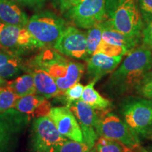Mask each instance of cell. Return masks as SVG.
<instances>
[{
	"mask_svg": "<svg viewBox=\"0 0 152 152\" xmlns=\"http://www.w3.org/2000/svg\"><path fill=\"white\" fill-rule=\"evenodd\" d=\"M20 4L33 9H40L45 6L47 0H14Z\"/></svg>",
	"mask_w": 152,
	"mask_h": 152,
	"instance_id": "30",
	"label": "cell"
},
{
	"mask_svg": "<svg viewBox=\"0 0 152 152\" xmlns=\"http://www.w3.org/2000/svg\"><path fill=\"white\" fill-rule=\"evenodd\" d=\"M87 152H96V151H95L94 148H92V149H90V151H87Z\"/></svg>",
	"mask_w": 152,
	"mask_h": 152,
	"instance_id": "35",
	"label": "cell"
},
{
	"mask_svg": "<svg viewBox=\"0 0 152 152\" xmlns=\"http://www.w3.org/2000/svg\"><path fill=\"white\" fill-rule=\"evenodd\" d=\"M106 13L114 29L137 39L142 37L143 19L137 0H106Z\"/></svg>",
	"mask_w": 152,
	"mask_h": 152,
	"instance_id": "2",
	"label": "cell"
},
{
	"mask_svg": "<svg viewBox=\"0 0 152 152\" xmlns=\"http://www.w3.org/2000/svg\"><path fill=\"white\" fill-rule=\"evenodd\" d=\"M53 49L64 56L86 61L87 53L86 33L75 26H68L64 30Z\"/></svg>",
	"mask_w": 152,
	"mask_h": 152,
	"instance_id": "10",
	"label": "cell"
},
{
	"mask_svg": "<svg viewBox=\"0 0 152 152\" xmlns=\"http://www.w3.org/2000/svg\"><path fill=\"white\" fill-rule=\"evenodd\" d=\"M123 56H109L95 53L87 58V74L92 79L99 80L106 74L114 71L122 61Z\"/></svg>",
	"mask_w": 152,
	"mask_h": 152,
	"instance_id": "14",
	"label": "cell"
},
{
	"mask_svg": "<svg viewBox=\"0 0 152 152\" xmlns=\"http://www.w3.org/2000/svg\"><path fill=\"white\" fill-rule=\"evenodd\" d=\"M96 132L99 136L115 140L130 150L140 147L138 134L117 115L107 111L98 115Z\"/></svg>",
	"mask_w": 152,
	"mask_h": 152,
	"instance_id": "6",
	"label": "cell"
},
{
	"mask_svg": "<svg viewBox=\"0 0 152 152\" xmlns=\"http://www.w3.org/2000/svg\"><path fill=\"white\" fill-rule=\"evenodd\" d=\"M139 92L144 97L149 99H152V73L150 75L146 76L143 80Z\"/></svg>",
	"mask_w": 152,
	"mask_h": 152,
	"instance_id": "28",
	"label": "cell"
},
{
	"mask_svg": "<svg viewBox=\"0 0 152 152\" xmlns=\"http://www.w3.org/2000/svg\"><path fill=\"white\" fill-rule=\"evenodd\" d=\"M7 82L6 81L5 79H3V78H1V77H0V87L5 86V85H7Z\"/></svg>",
	"mask_w": 152,
	"mask_h": 152,
	"instance_id": "34",
	"label": "cell"
},
{
	"mask_svg": "<svg viewBox=\"0 0 152 152\" xmlns=\"http://www.w3.org/2000/svg\"><path fill=\"white\" fill-rule=\"evenodd\" d=\"M90 149H92L85 142L68 140L61 146L58 152H87Z\"/></svg>",
	"mask_w": 152,
	"mask_h": 152,
	"instance_id": "26",
	"label": "cell"
},
{
	"mask_svg": "<svg viewBox=\"0 0 152 152\" xmlns=\"http://www.w3.org/2000/svg\"><path fill=\"white\" fill-rule=\"evenodd\" d=\"M6 86L11 88L18 97L28 94H36L33 75L29 72L19 76L14 80L7 82Z\"/></svg>",
	"mask_w": 152,
	"mask_h": 152,
	"instance_id": "20",
	"label": "cell"
},
{
	"mask_svg": "<svg viewBox=\"0 0 152 152\" xmlns=\"http://www.w3.org/2000/svg\"><path fill=\"white\" fill-rule=\"evenodd\" d=\"M96 152H130L131 150L112 139L100 136L94 144Z\"/></svg>",
	"mask_w": 152,
	"mask_h": 152,
	"instance_id": "23",
	"label": "cell"
},
{
	"mask_svg": "<svg viewBox=\"0 0 152 152\" xmlns=\"http://www.w3.org/2000/svg\"><path fill=\"white\" fill-rule=\"evenodd\" d=\"M78 1H80V0H78Z\"/></svg>",
	"mask_w": 152,
	"mask_h": 152,
	"instance_id": "37",
	"label": "cell"
},
{
	"mask_svg": "<svg viewBox=\"0 0 152 152\" xmlns=\"http://www.w3.org/2000/svg\"><path fill=\"white\" fill-rule=\"evenodd\" d=\"M30 131V143L34 152H58L68 140L58 132L48 115L35 118Z\"/></svg>",
	"mask_w": 152,
	"mask_h": 152,
	"instance_id": "5",
	"label": "cell"
},
{
	"mask_svg": "<svg viewBox=\"0 0 152 152\" xmlns=\"http://www.w3.org/2000/svg\"><path fill=\"white\" fill-rule=\"evenodd\" d=\"M18 98L9 87H0V112L14 109Z\"/></svg>",
	"mask_w": 152,
	"mask_h": 152,
	"instance_id": "25",
	"label": "cell"
},
{
	"mask_svg": "<svg viewBox=\"0 0 152 152\" xmlns=\"http://www.w3.org/2000/svg\"><path fill=\"white\" fill-rule=\"evenodd\" d=\"M152 67V53L146 47L134 49L111 77L112 84L123 90L140 84Z\"/></svg>",
	"mask_w": 152,
	"mask_h": 152,
	"instance_id": "3",
	"label": "cell"
},
{
	"mask_svg": "<svg viewBox=\"0 0 152 152\" xmlns=\"http://www.w3.org/2000/svg\"><path fill=\"white\" fill-rule=\"evenodd\" d=\"M77 1L78 0H52V2L55 9L64 14L73 7Z\"/></svg>",
	"mask_w": 152,
	"mask_h": 152,
	"instance_id": "29",
	"label": "cell"
},
{
	"mask_svg": "<svg viewBox=\"0 0 152 152\" xmlns=\"http://www.w3.org/2000/svg\"><path fill=\"white\" fill-rule=\"evenodd\" d=\"M97 80H99L92 79V81L84 87L80 99L94 110L107 111V109L111 106V102L107 99L103 97L94 89L95 83Z\"/></svg>",
	"mask_w": 152,
	"mask_h": 152,
	"instance_id": "19",
	"label": "cell"
},
{
	"mask_svg": "<svg viewBox=\"0 0 152 152\" xmlns=\"http://www.w3.org/2000/svg\"><path fill=\"white\" fill-rule=\"evenodd\" d=\"M138 6L143 21L147 24L152 22V0H138Z\"/></svg>",
	"mask_w": 152,
	"mask_h": 152,
	"instance_id": "27",
	"label": "cell"
},
{
	"mask_svg": "<svg viewBox=\"0 0 152 152\" xmlns=\"http://www.w3.org/2000/svg\"><path fill=\"white\" fill-rule=\"evenodd\" d=\"M14 56H15L14 54L0 51V66H1L2 64H4V63L7 62L9 58H11V57Z\"/></svg>",
	"mask_w": 152,
	"mask_h": 152,
	"instance_id": "32",
	"label": "cell"
},
{
	"mask_svg": "<svg viewBox=\"0 0 152 152\" xmlns=\"http://www.w3.org/2000/svg\"><path fill=\"white\" fill-rule=\"evenodd\" d=\"M84 87H85L78 82L67 89L65 92H63L56 98L60 99L61 102L65 104L66 106L69 108L72 104H73L76 101L80 99Z\"/></svg>",
	"mask_w": 152,
	"mask_h": 152,
	"instance_id": "24",
	"label": "cell"
},
{
	"mask_svg": "<svg viewBox=\"0 0 152 152\" xmlns=\"http://www.w3.org/2000/svg\"><path fill=\"white\" fill-rule=\"evenodd\" d=\"M69 109L78 121L83 132L84 142L90 149L94 147L98 134L96 132V125L98 123V114L88 104L79 99L72 104Z\"/></svg>",
	"mask_w": 152,
	"mask_h": 152,
	"instance_id": "11",
	"label": "cell"
},
{
	"mask_svg": "<svg viewBox=\"0 0 152 152\" xmlns=\"http://www.w3.org/2000/svg\"><path fill=\"white\" fill-rule=\"evenodd\" d=\"M48 116L62 135L73 141L84 142L78 121L69 108L66 106L53 107Z\"/></svg>",
	"mask_w": 152,
	"mask_h": 152,
	"instance_id": "12",
	"label": "cell"
},
{
	"mask_svg": "<svg viewBox=\"0 0 152 152\" xmlns=\"http://www.w3.org/2000/svg\"><path fill=\"white\" fill-rule=\"evenodd\" d=\"M103 24L102 23H97L89 28L86 33L87 53L89 56L96 53L99 44L102 41Z\"/></svg>",
	"mask_w": 152,
	"mask_h": 152,
	"instance_id": "22",
	"label": "cell"
},
{
	"mask_svg": "<svg viewBox=\"0 0 152 152\" xmlns=\"http://www.w3.org/2000/svg\"><path fill=\"white\" fill-rule=\"evenodd\" d=\"M66 27L64 18L48 10L36 13L26 26L39 49L53 48Z\"/></svg>",
	"mask_w": 152,
	"mask_h": 152,
	"instance_id": "4",
	"label": "cell"
},
{
	"mask_svg": "<svg viewBox=\"0 0 152 152\" xmlns=\"http://www.w3.org/2000/svg\"><path fill=\"white\" fill-rule=\"evenodd\" d=\"M148 152H152V147H149V149H148Z\"/></svg>",
	"mask_w": 152,
	"mask_h": 152,
	"instance_id": "36",
	"label": "cell"
},
{
	"mask_svg": "<svg viewBox=\"0 0 152 152\" xmlns=\"http://www.w3.org/2000/svg\"><path fill=\"white\" fill-rule=\"evenodd\" d=\"M64 16L76 27L89 29L107 18L106 0H80Z\"/></svg>",
	"mask_w": 152,
	"mask_h": 152,
	"instance_id": "8",
	"label": "cell"
},
{
	"mask_svg": "<svg viewBox=\"0 0 152 152\" xmlns=\"http://www.w3.org/2000/svg\"><path fill=\"white\" fill-rule=\"evenodd\" d=\"M14 109L35 118L48 115L52 109L50 102L37 94H28L19 97Z\"/></svg>",
	"mask_w": 152,
	"mask_h": 152,
	"instance_id": "15",
	"label": "cell"
},
{
	"mask_svg": "<svg viewBox=\"0 0 152 152\" xmlns=\"http://www.w3.org/2000/svg\"><path fill=\"white\" fill-rule=\"evenodd\" d=\"M25 71V63L20 56L15 55L0 66V77L3 79L10 78Z\"/></svg>",
	"mask_w": 152,
	"mask_h": 152,
	"instance_id": "21",
	"label": "cell"
},
{
	"mask_svg": "<svg viewBox=\"0 0 152 152\" xmlns=\"http://www.w3.org/2000/svg\"><path fill=\"white\" fill-rule=\"evenodd\" d=\"M144 136L145 137H147L148 139H149V140H152V127L151 128H150L149 130H148L147 132H145V134H144Z\"/></svg>",
	"mask_w": 152,
	"mask_h": 152,
	"instance_id": "33",
	"label": "cell"
},
{
	"mask_svg": "<svg viewBox=\"0 0 152 152\" xmlns=\"http://www.w3.org/2000/svg\"><path fill=\"white\" fill-rule=\"evenodd\" d=\"M142 37L144 45L152 49V22L148 23L142 30Z\"/></svg>",
	"mask_w": 152,
	"mask_h": 152,
	"instance_id": "31",
	"label": "cell"
},
{
	"mask_svg": "<svg viewBox=\"0 0 152 152\" xmlns=\"http://www.w3.org/2000/svg\"><path fill=\"white\" fill-rule=\"evenodd\" d=\"M125 123L137 134H144L152 127V99H140L127 102L123 106Z\"/></svg>",
	"mask_w": 152,
	"mask_h": 152,
	"instance_id": "9",
	"label": "cell"
},
{
	"mask_svg": "<svg viewBox=\"0 0 152 152\" xmlns=\"http://www.w3.org/2000/svg\"><path fill=\"white\" fill-rule=\"evenodd\" d=\"M26 65L48 73L54 78L61 94L78 83L85 71V65L72 61L61 56L54 49L46 48L34 56Z\"/></svg>",
	"mask_w": 152,
	"mask_h": 152,
	"instance_id": "1",
	"label": "cell"
},
{
	"mask_svg": "<svg viewBox=\"0 0 152 152\" xmlns=\"http://www.w3.org/2000/svg\"><path fill=\"white\" fill-rule=\"evenodd\" d=\"M102 24H103L102 41L111 44L114 46L123 47L128 52L132 50L138 43L139 39L128 37L114 29L107 18L102 22Z\"/></svg>",
	"mask_w": 152,
	"mask_h": 152,
	"instance_id": "18",
	"label": "cell"
},
{
	"mask_svg": "<svg viewBox=\"0 0 152 152\" xmlns=\"http://www.w3.org/2000/svg\"><path fill=\"white\" fill-rule=\"evenodd\" d=\"M35 49L39 48L26 27L0 22V51L21 56Z\"/></svg>",
	"mask_w": 152,
	"mask_h": 152,
	"instance_id": "7",
	"label": "cell"
},
{
	"mask_svg": "<svg viewBox=\"0 0 152 152\" xmlns=\"http://www.w3.org/2000/svg\"><path fill=\"white\" fill-rule=\"evenodd\" d=\"M28 15L14 0H0V22L11 26L26 27Z\"/></svg>",
	"mask_w": 152,
	"mask_h": 152,
	"instance_id": "17",
	"label": "cell"
},
{
	"mask_svg": "<svg viewBox=\"0 0 152 152\" xmlns=\"http://www.w3.org/2000/svg\"><path fill=\"white\" fill-rule=\"evenodd\" d=\"M25 71L29 72L33 75L37 94L46 99L56 98L61 94L54 78L46 71L37 68L30 67L26 63Z\"/></svg>",
	"mask_w": 152,
	"mask_h": 152,
	"instance_id": "16",
	"label": "cell"
},
{
	"mask_svg": "<svg viewBox=\"0 0 152 152\" xmlns=\"http://www.w3.org/2000/svg\"><path fill=\"white\" fill-rule=\"evenodd\" d=\"M28 115L15 109L0 112V152L28 122Z\"/></svg>",
	"mask_w": 152,
	"mask_h": 152,
	"instance_id": "13",
	"label": "cell"
}]
</instances>
